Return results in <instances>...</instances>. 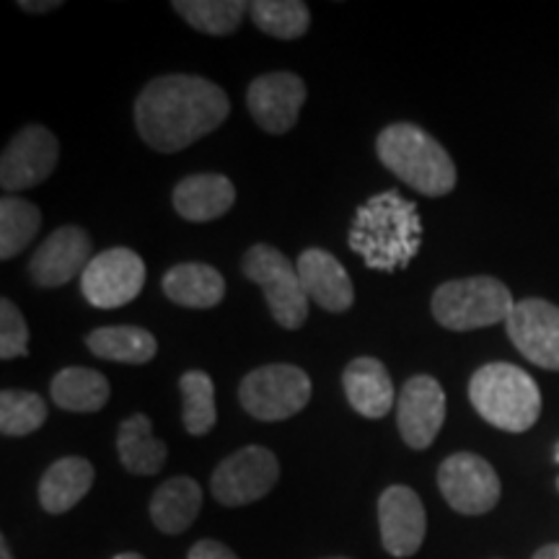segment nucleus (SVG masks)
I'll list each match as a JSON object with an SVG mask.
<instances>
[{
	"mask_svg": "<svg viewBox=\"0 0 559 559\" xmlns=\"http://www.w3.org/2000/svg\"><path fill=\"white\" fill-rule=\"evenodd\" d=\"M249 16L260 32L275 39H298L309 32L311 13L300 0H257L249 3Z\"/></svg>",
	"mask_w": 559,
	"mask_h": 559,
	"instance_id": "cd10ccee",
	"label": "nucleus"
},
{
	"mask_svg": "<svg viewBox=\"0 0 559 559\" xmlns=\"http://www.w3.org/2000/svg\"><path fill=\"white\" fill-rule=\"evenodd\" d=\"M445 423V394L432 376H412L396 400V425L409 449L432 445Z\"/></svg>",
	"mask_w": 559,
	"mask_h": 559,
	"instance_id": "ddd939ff",
	"label": "nucleus"
},
{
	"mask_svg": "<svg viewBox=\"0 0 559 559\" xmlns=\"http://www.w3.org/2000/svg\"><path fill=\"white\" fill-rule=\"evenodd\" d=\"M555 459H557V461H559V445H557V453H555Z\"/></svg>",
	"mask_w": 559,
	"mask_h": 559,
	"instance_id": "e433bc0d",
	"label": "nucleus"
},
{
	"mask_svg": "<svg viewBox=\"0 0 559 559\" xmlns=\"http://www.w3.org/2000/svg\"><path fill=\"white\" fill-rule=\"evenodd\" d=\"M29 355V326L19 306L9 298L0 300V358L13 360Z\"/></svg>",
	"mask_w": 559,
	"mask_h": 559,
	"instance_id": "7c9ffc66",
	"label": "nucleus"
},
{
	"mask_svg": "<svg viewBox=\"0 0 559 559\" xmlns=\"http://www.w3.org/2000/svg\"><path fill=\"white\" fill-rule=\"evenodd\" d=\"M91 239L79 226H62L52 230L50 239L34 251L29 277L39 288H60L86 272L91 264Z\"/></svg>",
	"mask_w": 559,
	"mask_h": 559,
	"instance_id": "dca6fc26",
	"label": "nucleus"
},
{
	"mask_svg": "<svg viewBox=\"0 0 559 559\" xmlns=\"http://www.w3.org/2000/svg\"><path fill=\"white\" fill-rule=\"evenodd\" d=\"M111 559H145V557H140L138 551H122V555H117V557H111Z\"/></svg>",
	"mask_w": 559,
	"mask_h": 559,
	"instance_id": "c9c22d12",
	"label": "nucleus"
},
{
	"mask_svg": "<svg viewBox=\"0 0 559 559\" xmlns=\"http://www.w3.org/2000/svg\"><path fill=\"white\" fill-rule=\"evenodd\" d=\"M330 559H347V557H330Z\"/></svg>",
	"mask_w": 559,
	"mask_h": 559,
	"instance_id": "4c0bfd02",
	"label": "nucleus"
},
{
	"mask_svg": "<svg viewBox=\"0 0 559 559\" xmlns=\"http://www.w3.org/2000/svg\"><path fill=\"white\" fill-rule=\"evenodd\" d=\"M58 156V138L41 124H29L5 145L0 158V185L5 192L32 190L55 171Z\"/></svg>",
	"mask_w": 559,
	"mask_h": 559,
	"instance_id": "9b49d317",
	"label": "nucleus"
},
{
	"mask_svg": "<svg viewBox=\"0 0 559 559\" xmlns=\"http://www.w3.org/2000/svg\"><path fill=\"white\" fill-rule=\"evenodd\" d=\"M96 472L91 461L81 456H66L41 474L39 479V506L50 515H60L73 510L86 498L88 489L94 487Z\"/></svg>",
	"mask_w": 559,
	"mask_h": 559,
	"instance_id": "aec40b11",
	"label": "nucleus"
},
{
	"mask_svg": "<svg viewBox=\"0 0 559 559\" xmlns=\"http://www.w3.org/2000/svg\"><path fill=\"white\" fill-rule=\"evenodd\" d=\"M160 288L185 309H213L226 296V280L205 262H185L166 272Z\"/></svg>",
	"mask_w": 559,
	"mask_h": 559,
	"instance_id": "412c9836",
	"label": "nucleus"
},
{
	"mask_svg": "<svg viewBox=\"0 0 559 559\" xmlns=\"http://www.w3.org/2000/svg\"><path fill=\"white\" fill-rule=\"evenodd\" d=\"M557 489H559V479H557Z\"/></svg>",
	"mask_w": 559,
	"mask_h": 559,
	"instance_id": "58836bf2",
	"label": "nucleus"
},
{
	"mask_svg": "<svg viewBox=\"0 0 559 559\" xmlns=\"http://www.w3.org/2000/svg\"><path fill=\"white\" fill-rule=\"evenodd\" d=\"M300 283L309 300L319 304L324 311L342 313L353 309L355 288L347 270L340 260L324 249H306L296 262Z\"/></svg>",
	"mask_w": 559,
	"mask_h": 559,
	"instance_id": "f3484780",
	"label": "nucleus"
},
{
	"mask_svg": "<svg viewBox=\"0 0 559 559\" xmlns=\"http://www.w3.org/2000/svg\"><path fill=\"white\" fill-rule=\"evenodd\" d=\"M145 262L132 249L115 247L96 254L81 275V290L96 309H120L140 296Z\"/></svg>",
	"mask_w": 559,
	"mask_h": 559,
	"instance_id": "9d476101",
	"label": "nucleus"
},
{
	"mask_svg": "<svg viewBox=\"0 0 559 559\" xmlns=\"http://www.w3.org/2000/svg\"><path fill=\"white\" fill-rule=\"evenodd\" d=\"M187 559H239V557H236L226 544L215 539H202L190 549V557Z\"/></svg>",
	"mask_w": 559,
	"mask_h": 559,
	"instance_id": "2f4dec72",
	"label": "nucleus"
},
{
	"mask_svg": "<svg viewBox=\"0 0 559 559\" xmlns=\"http://www.w3.org/2000/svg\"><path fill=\"white\" fill-rule=\"evenodd\" d=\"M0 559H13L11 547H9V542H5V539H0Z\"/></svg>",
	"mask_w": 559,
	"mask_h": 559,
	"instance_id": "f704fd0d",
	"label": "nucleus"
},
{
	"mask_svg": "<svg viewBox=\"0 0 559 559\" xmlns=\"http://www.w3.org/2000/svg\"><path fill=\"white\" fill-rule=\"evenodd\" d=\"M381 164L425 198H443L456 187V166L430 132L412 122H394L376 140Z\"/></svg>",
	"mask_w": 559,
	"mask_h": 559,
	"instance_id": "7ed1b4c3",
	"label": "nucleus"
},
{
	"mask_svg": "<svg viewBox=\"0 0 559 559\" xmlns=\"http://www.w3.org/2000/svg\"><path fill=\"white\" fill-rule=\"evenodd\" d=\"M347 402L368 419L386 417L394 407V383L386 366L376 358H355L342 376Z\"/></svg>",
	"mask_w": 559,
	"mask_h": 559,
	"instance_id": "6ab92c4d",
	"label": "nucleus"
},
{
	"mask_svg": "<svg viewBox=\"0 0 559 559\" xmlns=\"http://www.w3.org/2000/svg\"><path fill=\"white\" fill-rule=\"evenodd\" d=\"M41 226L37 205L21 198H3L0 202V260H13L29 247Z\"/></svg>",
	"mask_w": 559,
	"mask_h": 559,
	"instance_id": "c85d7f7f",
	"label": "nucleus"
},
{
	"mask_svg": "<svg viewBox=\"0 0 559 559\" xmlns=\"http://www.w3.org/2000/svg\"><path fill=\"white\" fill-rule=\"evenodd\" d=\"M311 400V379L290 362H272L243 376L239 402L260 423H280L298 415Z\"/></svg>",
	"mask_w": 559,
	"mask_h": 559,
	"instance_id": "0eeeda50",
	"label": "nucleus"
},
{
	"mask_svg": "<svg viewBox=\"0 0 559 559\" xmlns=\"http://www.w3.org/2000/svg\"><path fill=\"white\" fill-rule=\"evenodd\" d=\"M506 324L523 358L539 368L559 370V306L542 298L519 300Z\"/></svg>",
	"mask_w": 559,
	"mask_h": 559,
	"instance_id": "f8f14e48",
	"label": "nucleus"
},
{
	"mask_svg": "<svg viewBox=\"0 0 559 559\" xmlns=\"http://www.w3.org/2000/svg\"><path fill=\"white\" fill-rule=\"evenodd\" d=\"M306 102V83L300 75L280 70L251 81L247 91V104L254 122L270 135H285L296 128L300 107Z\"/></svg>",
	"mask_w": 559,
	"mask_h": 559,
	"instance_id": "4468645a",
	"label": "nucleus"
},
{
	"mask_svg": "<svg viewBox=\"0 0 559 559\" xmlns=\"http://www.w3.org/2000/svg\"><path fill=\"white\" fill-rule=\"evenodd\" d=\"M117 453H120L122 466L130 474L153 477V474L164 469L169 449H166L164 440L153 438L151 419L135 412V415L120 425V432H117Z\"/></svg>",
	"mask_w": 559,
	"mask_h": 559,
	"instance_id": "5701e85b",
	"label": "nucleus"
},
{
	"mask_svg": "<svg viewBox=\"0 0 559 559\" xmlns=\"http://www.w3.org/2000/svg\"><path fill=\"white\" fill-rule=\"evenodd\" d=\"M181 391V419L190 436H207L213 430L218 412H215V383L205 370H187L179 379Z\"/></svg>",
	"mask_w": 559,
	"mask_h": 559,
	"instance_id": "bb28decb",
	"label": "nucleus"
},
{
	"mask_svg": "<svg viewBox=\"0 0 559 559\" xmlns=\"http://www.w3.org/2000/svg\"><path fill=\"white\" fill-rule=\"evenodd\" d=\"M202 510V489L190 477L164 481L151 498V521L160 534H185Z\"/></svg>",
	"mask_w": 559,
	"mask_h": 559,
	"instance_id": "4be33fe9",
	"label": "nucleus"
},
{
	"mask_svg": "<svg viewBox=\"0 0 559 559\" xmlns=\"http://www.w3.org/2000/svg\"><path fill=\"white\" fill-rule=\"evenodd\" d=\"M241 270L251 283H257L264 290L272 319L283 330L304 326L311 300L306 296L304 283H300L298 267L283 251L270 247V243H257L243 254Z\"/></svg>",
	"mask_w": 559,
	"mask_h": 559,
	"instance_id": "423d86ee",
	"label": "nucleus"
},
{
	"mask_svg": "<svg viewBox=\"0 0 559 559\" xmlns=\"http://www.w3.org/2000/svg\"><path fill=\"white\" fill-rule=\"evenodd\" d=\"M280 479V461L264 445H247L218 464L210 479V492L226 508H241L262 500Z\"/></svg>",
	"mask_w": 559,
	"mask_h": 559,
	"instance_id": "6e6552de",
	"label": "nucleus"
},
{
	"mask_svg": "<svg viewBox=\"0 0 559 559\" xmlns=\"http://www.w3.org/2000/svg\"><path fill=\"white\" fill-rule=\"evenodd\" d=\"M438 487L445 502L461 515H485L500 500V477L477 453H453L440 464Z\"/></svg>",
	"mask_w": 559,
	"mask_h": 559,
	"instance_id": "1a4fd4ad",
	"label": "nucleus"
},
{
	"mask_svg": "<svg viewBox=\"0 0 559 559\" xmlns=\"http://www.w3.org/2000/svg\"><path fill=\"white\" fill-rule=\"evenodd\" d=\"M230 102L226 91L200 75H160L140 91L135 128L158 153L190 148L226 122Z\"/></svg>",
	"mask_w": 559,
	"mask_h": 559,
	"instance_id": "f257e3e1",
	"label": "nucleus"
},
{
	"mask_svg": "<svg viewBox=\"0 0 559 559\" xmlns=\"http://www.w3.org/2000/svg\"><path fill=\"white\" fill-rule=\"evenodd\" d=\"M515 309L508 285L498 277H464L443 283L432 293V317L453 332H472L508 321Z\"/></svg>",
	"mask_w": 559,
	"mask_h": 559,
	"instance_id": "39448f33",
	"label": "nucleus"
},
{
	"mask_svg": "<svg viewBox=\"0 0 559 559\" xmlns=\"http://www.w3.org/2000/svg\"><path fill=\"white\" fill-rule=\"evenodd\" d=\"M47 419V404L34 391L5 389L0 394V432L9 438H24L37 432Z\"/></svg>",
	"mask_w": 559,
	"mask_h": 559,
	"instance_id": "c756f323",
	"label": "nucleus"
},
{
	"mask_svg": "<svg viewBox=\"0 0 559 559\" xmlns=\"http://www.w3.org/2000/svg\"><path fill=\"white\" fill-rule=\"evenodd\" d=\"M534 559H559V544H547V547H542L534 555Z\"/></svg>",
	"mask_w": 559,
	"mask_h": 559,
	"instance_id": "72a5a7b5",
	"label": "nucleus"
},
{
	"mask_svg": "<svg viewBox=\"0 0 559 559\" xmlns=\"http://www.w3.org/2000/svg\"><path fill=\"white\" fill-rule=\"evenodd\" d=\"M19 9H24V11H29V13H47V11L60 9V3H58V0H45V3H32V0H21Z\"/></svg>",
	"mask_w": 559,
	"mask_h": 559,
	"instance_id": "473e14b6",
	"label": "nucleus"
},
{
	"mask_svg": "<svg viewBox=\"0 0 559 559\" xmlns=\"http://www.w3.org/2000/svg\"><path fill=\"white\" fill-rule=\"evenodd\" d=\"M50 394L66 412H99L109 402V381L94 368L70 366L55 376Z\"/></svg>",
	"mask_w": 559,
	"mask_h": 559,
	"instance_id": "393cba45",
	"label": "nucleus"
},
{
	"mask_svg": "<svg viewBox=\"0 0 559 559\" xmlns=\"http://www.w3.org/2000/svg\"><path fill=\"white\" fill-rule=\"evenodd\" d=\"M469 400L481 419L508 432H526L542 415V394L526 370L489 362L469 381Z\"/></svg>",
	"mask_w": 559,
	"mask_h": 559,
	"instance_id": "20e7f679",
	"label": "nucleus"
},
{
	"mask_svg": "<svg viewBox=\"0 0 559 559\" xmlns=\"http://www.w3.org/2000/svg\"><path fill=\"white\" fill-rule=\"evenodd\" d=\"M347 243L370 270H407L423 247L417 205L396 190L373 194L355 213Z\"/></svg>",
	"mask_w": 559,
	"mask_h": 559,
	"instance_id": "f03ea898",
	"label": "nucleus"
},
{
	"mask_svg": "<svg viewBox=\"0 0 559 559\" xmlns=\"http://www.w3.org/2000/svg\"><path fill=\"white\" fill-rule=\"evenodd\" d=\"M381 544L391 557H412L423 547L428 534V515L419 495L412 487L394 485L379 498Z\"/></svg>",
	"mask_w": 559,
	"mask_h": 559,
	"instance_id": "2eb2a0df",
	"label": "nucleus"
},
{
	"mask_svg": "<svg viewBox=\"0 0 559 559\" xmlns=\"http://www.w3.org/2000/svg\"><path fill=\"white\" fill-rule=\"evenodd\" d=\"M174 210L190 223H207L226 215L236 202L234 181L223 174H192L174 187Z\"/></svg>",
	"mask_w": 559,
	"mask_h": 559,
	"instance_id": "a211bd4d",
	"label": "nucleus"
},
{
	"mask_svg": "<svg viewBox=\"0 0 559 559\" xmlns=\"http://www.w3.org/2000/svg\"><path fill=\"white\" fill-rule=\"evenodd\" d=\"M86 345L96 358L145 366L156 358L158 342L143 326H102L86 337Z\"/></svg>",
	"mask_w": 559,
	"mask_h": 559,
	"instance_id": "b1692460",
	"label": "nucleus"
},
{
	"mask_svg": "<svg viewBox=\"0 0 559 559\" xmlns=\"http://www.w3.org/2000/svg\"><path fill=\"white\" fill-rule=\"evenodd\" d=\"M174 11L202 34L228 37L239 29L249 3L243 0H177Z\"/></svg>",
	"mask_w": 559,
	"mask_h": 559,
	"instance_id": "a878e982",
	"label": "nucleus"
}]
</instances>
